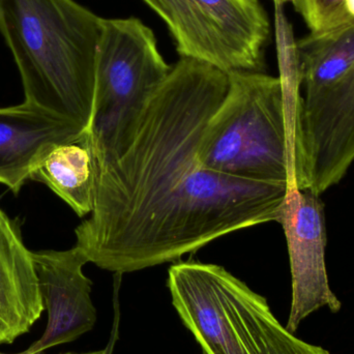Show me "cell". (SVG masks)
<instances>
[{
    "instance_id": "cell-5",
    "label": "cell",
    "mask_w": 354,
    "mask_h": 354,
    "mask_svg": "<svg viewBox=\"0 0 354 354\" xmlns=\"http://www.w3.org/2000/svg\"><path fill=\"white\" fill-rule=\"evenodd\" d=\"M172 66L155 33L139 19H104L95 58L88 131L97 165L122 151L139 115Z\"/></svg>"
},
{
    "instance_id": "cell-10",
    "label": "cell",
    "mask_w": 354,
    "mask_h": 354,
    "mask_svg": "<svg viewBox=\"0 0 354 354\" xmlns=\"http://www.w3.org/2000/svg\"><path fill=\"white\" fill-rule=\"evenodd\" d=\"M84 131L29 102L0 108V183L17 195L53 147Z\"/></svg>"
},
{
    "instance_id": "cell-8",
    "label": "cell",
    "mask_w": 354,
    "mask_h": 354,
    "mask_svg": "<svg viewBox=\"0 0 354 354\" xmlns=\"http://www.w3.org/2000/svg\"><path fill=\"white\" fill-rule=\"evenodd\" d=\"M301 126L309 191L320 196L354 161V64L334 84L303 97Z\"/></svg>"
},
{
    "instance_id": "cell-12",
    "label": "cell",
    "mask_w": 354,
    "mask_h": 354,
    "mask_svg": "<svg viewBox=\"0 0 354 354\" xmlns=\"http://www.w3.org/2000/svg\"><path fill=\"white\" fill-rule=\"evenodd\" d=\"M97 161L91 135L60 143L37 166L30 180L47 185L80 218L91 214L95 204Z\"/></svg>"
},
{
    "instance_id": "cell-6",
    "label": "cell",
    "mask_w": 354,
    "mask_h": 354,
    "mask_svg": "<svg viewBox=\"0 0 354 354\" xmlns=\"http://www.w3.org/2000/svg\"><path fill=\"white\" fill-rule=\"evenodd\" d=\"M167 25L180 57L226 74L263 73L270 21L259 0H142Z\"/></svg>"
},
{
    "instance_id": "cell-14",
    "label": "cell",
    "mask_w": 354,
    "mask_h": 354,
    "mask_svg": "<svg viewBox=\"0 0 354 354\" xmlns=\"http://www.w3.org/2000/svg\"><path fill=\"white\" fill-rule=\"evenodd\" d=\"M345 0H291L295 12L305 21L310 32H320L338 14Z\"/></svg>"
},
{
    "instance_id": "cell-13",
    "label": "cell",
    "mask_w": 354,
    "mask_h": 354,
    "mask_svg": "<svg viewBox=\"0 0 354 354\" xmlns=\"http://www.w3.org/2000/svg\"><path fill=\"white\" fill-rule=\"evenodd\" d=\"M303 97H312L342 78L354 64V23L295 41Z\"/></svg>"
},
{
    "instance_id": "cell-16",
    "label": "cell",
    "mask_w": 354,
    "mask_h": 354,
    "mask_svg": "<svg viewBox=\"0 0 354 354\" xmlns=\"http://www.w3.org/2000/svg\"><path fill=\"white\" fill-rule=\"evenodd\" d=\"M112 351L110 347L108 348L104 349V351H93V353H60V354H111Z\"/></svg>"
},
{
    "instance_id": "cell-7",
    "label": "cell",
    "mask_w": 354,
    "mask_h": 354,
    "mask_svg": "<svg viewBox=\"0 0 354 354\" xmlns=\"http://www.w3.org/2000/svg\"><path fill=\"white\" fill-rule=\"evenodd\" d=\"M281 225L286 236L292 277V301L286 328L297 332L304 319L322 308H342L328 282L324 205L309 189H288Z\"/></svg>"
},
{
    "instance_id": "cell-11",
    "label": "cell",
    "mask_w": 354,
    "mask_h": 354,
    "mask_svg": "<svg viewBox=\"0 0 354 354\" xmlns=\"http://www.w3.org/2000/svg\"><path fill=\"white\" fill-rule=\"evenodd\" d=\"M44 310L32 252L0 208V345L30 332Z\"/></svg>"
},
{
    "instance_id": "cell-17",
    "label": "cell",
    "mask_w": 354,
    "mask_h": 354,
    "mask_svg": "<svg viewBox=\"0 0 354 354\" xmlns=\"http://www.w3.org/2000/svg\"><path fill=\"white\" fill-rule=\"evenodd\" d=\"M276 8H282L284 4L290 3L291 0H272Z\"/></svg>"
},
{
    "instance_id": "cell-4",
    "label": "cell",
    "mask_w": 354,
    "mask_h": 354,
    "mask_svg": "<svg viewBox=\"0 0 354 354\" xmlns=\"http://www.w3.org/2000/svg\"><path fill=\"white\" fill-rule=\"evenodd\" d=\"M168 287L177 313L205 354H330L297 338L263 297L223 266L174 264Z\"/></svg>"
},
{
    "instance_id": "cell-9",
    "label": "cell",
    "mask_w": 354,
    "mask_h": 354,
    "mask_svg": "<svg viewBox=\"0 0 354 354\" xmlns=\"http://www.w3.org/2000/svg\"><path fill=\"white\" fill-rule=\"evenodd\" d=\"M32 255L48 322L43 336L26 353L43 354L93 330L97 311L91 299L93 282L83 272L88 259L78 247Z\"/></svg>"
},
{
    "instance_id": "cell-15",
    "label": "cell",
    "mask_w": 354,
    "mask_h": 354,
    "mask_svg": "<svg viewBox=\"0 0 354 354\" xmlns=\"http://www.w3.org/2000/svg\"><path fill=\"white\" fill-rule=\"evenodd\" d=\"M351 23H354V0H345L338 14L328 22L326 28L320 32L335 30V29L346 26V25L351 24Z\"/></svg>"
},
{
    "instance_id": "cell-2",
    "label": "cell",
    "mask_w": 354,
    "mask_h": 354,
    "mask_svg": "<svg viewBox=\"0 0 354 354\" xmlns=\"http://www.w3.org/2000/svg\"><path fill=\"white\" fill-rule=\"evenodd\" d=\"M102 20L75 0H0L25 101L88 129Z\"/></svg>"
},
{
    "instance_id": "cell-1",
    "label": "cell",
    "mask_w": 354,
    "mask_h": 354,
    "mask_svg": "<svg viewBox=\"0 0 354 354\" xmlns=\"http://www.w3.org/2000/svg\"><path fill=\"white\" fill-rule=\"evenodd\" d=\"M229 75L180 57L142 109L122 151L97 165L95 204L76 247L124 274L179 259L241 229L280 222L288 187L205 167L200 145Z\"/></svg>"
},
{
    "instance_id": "cell-18",
    "label": "cell",
    "mask_w": 354,
    "mask_h": 354,
    "mask_svg": "<svg viewBox=\"0 0 354 354\" xmlns=\"http://www.w3.org/2000/svg\"><path fill=\"white\" fill-rule=\"evenodd\" d=\"M0 354H27V353H26V351H23V353H0Z\"/></svg>"
},
{
    "instance_id": "cell-3",
    "label": "cell",
    "mask_w": 354,
    "mask_h": 354,
    "mask_svg": "<svg viewBox=\"0 0 354 354\" xmlns=\"http://www.w3.org/2000/svg\"><path fill=\"white\" fill-rule=\"evenodd\" d=\"M228 75V91L202 136L203 165L236 178L309 189L303 106L287 99L279 77Z\"/></svg>"
}]
</instances>
